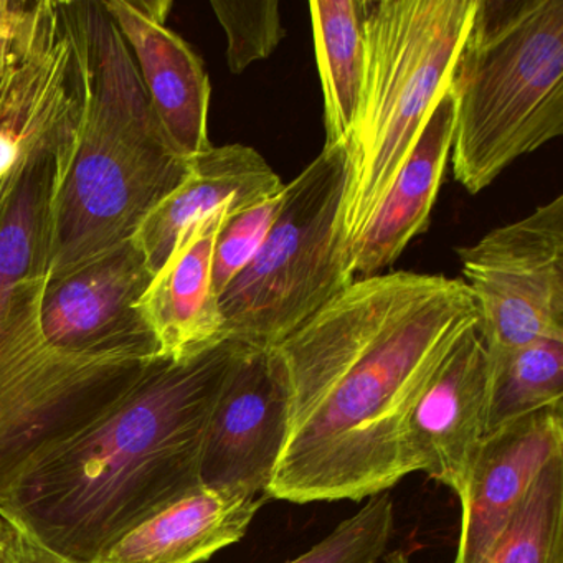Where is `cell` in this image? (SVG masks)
<instances>
[{
  "label": "cell",
  "mask_w": 563,
  "mask_h": 563,
  "mask_svg": "<svg viewBox=\"0 0 563 563\" xmlns=\"http://www.w3.org/2000/svg\"><path fill=\"white\" fill-rule=\"evenodd\" d=\"M476 322L463 279L391 272L354 279L273 347L288 424L266 499L361 503L418 473L408 421Z\"/></svg>",
  "instance_id": "obj_1"
},
{
  "label": "cell",
  "mask_w": 563,
  "mask_h": 563,
  "mask_svg": "<svg viewBox=\"0 0 563 563\" xmlns=\"http://www.w3.org/2000/svg\"><path fill=\"white\" fill-rule=\"evenodd\" d=\"M242 344L154 358L84 430L32 461L0 507L48 545L93 563L128 530L200 486L210 417Z\"/></svg>",
  "instance_id": "obj_2"
},
{
  "label": "cell",
  "mask_w": 563,
  "mask_h": 563,
  "mask_svg": "<svg viewBox=\"0 0 563 563\" xmlns=\"http://www.w3.org/2000/svg\"><path fill=\"white\" fill-rule=\"evenodd\" d=\"M65 5L80 65L81 114L52 206L51 279L133 239L189 164L163 136L133 54L103 2Z\"/></svg>",
  "instance_id": "obj_3"
},
{
  "label": "cell",
  "mask_w": 563,
  "mask_h": 563,
  "mask_svg": "<svg viewBox=\"0 0 563 563\" xmlns=\"http://www.w3.org/2000/svg\"><path fill=\"white\" fill-rule=\"evenodd\" d=\"M451 93L453 176L479 194L563 134V0H477Z\"/></svg>",
  "instance_id": "obj_4"
},
{
  "label": "cell",
  "mask_w": 563,
  "mask_h": 563,
  "mask_svg": "<svg viewBox=\"0 0 563 563\" xmlns=\"http://www.w3.org/2000/svg\"><path fill=\"white\" fill-rule=\"evenodd\" d=\"M477 0H364L365 80L347 144L344 252L380 206L441 98Z\"/></svg>",
  "instance_id": "obj_5"
},
{
  "label": "cell",
  "mask_w": 563,
  "mask_h": 563,
  "mask_svg": "<svg viewBox=\"0 0 563 563\" xmlns=\"http://www.w3.org/2000/svg\"><path fill=\"white\" fill-rule=\"evenodd\" d=\"M347 169V146L324 144L321 154L285 184L265 242L220 295L227 339L250 347H276L354 283L341 227Z\"/></svg>",
  "instance_id": "obj_6"
},
{
  "label": "cell",
  "mask_w": 563,
  "mask_h": 563,
  "mask_svg": "<svg viewBox=\"0 0 563 563\" xmlns=\"http://www.w3.org/2000/svg\"><path fill=\"white\" fill-rule=\"evenodd\" d=\"M490 357L563 341V197L456 249Z\"/></svg>",
  "instance_id": "obj_7"
},
{
  "label": "cell",
  "mask_w": 563,
  "mask_h": 563,
  "mask_svg": "<svg viewBox=\"0 0 563 563\" xmlns=\"http://www.w3.org/2000/svg\"><path fill=\"white\" fill-rule=\"evenodd\" d=\"M150 362L65 354L44 342L0 368V494L32 461L107 411Z\"/></svg>",
  "instance_id": "obj_8"
},
{
  "label": "cell",
  "mask_w": 563,
  "mask_h": 563,
  "mask_svg": "<svg viewBox=\"0 0 563 563\" xmlns=\"http://www.w3.org/2000/svg\"><path fill=\"white\" fill-rule=\"evenodd\" d=\"M80 114V65L67 5L35 2L31 24L0 77V190L42 156L60 157V180Z\"/></svg>",
  "instance_id": "obj_9"
},
{
  "label": "cell",
  "mask_w": 563,
  "mask_h": 563,
  "mask_svg": "<svg viewBox=\"0 0 563 563\" xmlns=\"http://www.w3.org/2000/svg\"><path fill=\"white\" fill-rule=\"evenodd\" d=\"M153 276L136 240L128 239L51 279L41 305L45 344L65 354L159 357L137 308Z\"/></svg>",
  "instance_id": "obj_10"
},
{
  "label": "cell",
  "mask_w": 563,
  "mask_h": 563,
  "mask_svg": "<svg viewBox=\"0 0 563 563\" xmlns=\"http://www.w3.org/2000/svg\"><path fill=\"white\" fill-rule=\"evenodd\" d=\"M286 424L288 387L275 349L242 344L207 428L202 484L265 496L285 443Z\"/></svg>",
  "instance_id": "obj_11"
},
{
  "label": "cell",
  "mask_w": 563,
  "mask_h": 563,
  "mask_svg": "<svg viewBox=\"0 0 563 563\" xmlns=\"http://www.w3.org/2000/svg\"><path fill=\"white\" fill-rule=\"evenodd\" d=\"M58 170L60 157H37L0 190V368L45 342L41 305Z\"/></svg>",
  "instance_id": "obj_12"
},
{
  "label": "cell",
  "mask_w": 563,
  "mask_h": 563,
  "mask_svg": "<svg viewBox=\"0 0 563 563\" xmlns=\"http://www.w3.org/2000/svg\"><path fill=\"white\" fill-rule=\"evenodd\" d=\"M136 62L151 110L170 150L192 161L212 147L210 88L202 58L167 27L173 2L103 0Z\"/></svg>",
  "instance_id": "obj_13"
},
{
  "label": "cell",
  "mask_w": 563,
  "mask_h": 563,
  "mask_svg": "<svg viewBox=\"0 0 563 563\" xmlns=\"http://www.w3.org/2000/svg\"><path fill=\"white\" fill-rule=\"evenodd\" d=\"M490 357L477 322L461 334L424 387L408 421L418 473L463 494L486 437Z\"/></svg>",
  "instance_id": "obj_14"
},
{
  "label": "cell",
  "mask_w": 563,
  "mask_h": 563,
  "mask_svg": "<svg viewBox=\"0 0 563 563\" xmlns=\"http://www.w3.org/2000/svg\"><path fill=\"white\" fill-rule=\"evenodd\" d=\"M563 453V411L549 408L489 431L471 464L454 563H486L549 461Z\"/></svg>",
  "instance_id": "obj_15"
},
{
  "label": "cell",
  "mask_w": 563,
  "mask_h": 563,
  "mask_svg": "<svg viewBox=\"0 0 563 563\" xmlns=\"http://www.w3.org/2000/svg\"><path fill=\"white\" fill-rule=\"evenodd\" d=\"M235 209L219 210L190 225L154 273L140 308L159 357L183 362L227 341L219 295L213 288L217 236Z\"/></svg>",
  "instance_id": "obj_16"
},
{
  "label": "cell",
  "mask_w": 563,
  "mask_h": 563,
  "mask_svg": "<svg viewBox=\"0 0 563 563\" xmlns=\"http://www.w3.org/2000/svg\"><path fill=\"white\" fill-rule=\"evenodd\" d=\"M283 189L285 184L258 151L243 144L212 146L189 161L183 183L151 210L133 239L156 273L194 223L227 207L243 212Z\"/></svg>",
  "instance_id": "obj_17"
},
{
  "label": "cell",
  "mask_w": 563,
  "mask_h": 563,
  "mask_svg": "<svg viewBox=\"0 0 563 563\" xmlns=\"http://www.w3.org/2000/svg\"><path fill=\"white\" fill-rule=\"evenodd\" d=\"M453 136L454 98L450 88L380 206L349 249L345 265L354 279L382 275L411 240L427 232L450 163Z\"/></svg>",
  "instance_id": "obj_18"
},
{
  "label": "cell",
  "mask_w": 563,
  "mask_h": 563,
  "mask_svg": "<svg viewBox=\"0 0 563 563\" xmlns=\"http://www.w3.org/2000/svg\"><path fill=\"white\" fill-rule=\"evenodd\" d=\"M220 487H194L114 540L93 563H203L240 542L265 504Z\"/></svg>",
  "instance_id": "obj_19"
},
{
  "label": "cell",
  "mask_w": 563,
  "mask_h": 563,
  "mask_svg": "<svg viewBox=\"0 0 563 563\" xmlns=\"http://www.w3.org/2000/svg\"><path fill=\"white\" fill-rule=\"evenodd\" d=\"M309 15L324 100L325 144L347 146L364 91V0H312Z\"/></svg>",
  "instance_id": "obj_20"
},
{
  "label": "cell",
  "mask_w": 563,
  "mask_h": 563,
  "mask_svg": "<svg viewBox=\"0 0 563 563\" xmlns=\"http://www.w3.org/2000/svg\"><path fill=\"white\" fill-rule=\"evenodd\" d=\"M562 404L563 341L539 339L490 357L486 433Z\"/></svg>",
  "instance_id": "obj_21"
},
{
  "label": "cell",
  "mask_w": 563,
  "mask_h": 563,
  "mask_svg": "<svg viewBox=\"0 0 563 563\" xmlns=\"http://www.w3.org/2000/svg\"><path fill=\"white\" fill-rule=\"evenodd\" d=\"M486 563H563V453L540 471Z\"/></svg>",
  "instance_id": "obj_22"
},
{
  "label": "cell",
  "mask_w": 563,
  "mask_h": 563,
  "mask_svg": "<svg viewBox=\"0 0 563 563\" xmlns=\"http://www.w3.org/2000/svg\"><path fill=\"white\" fill-rule=\"evenodd\" d=\"M394 500L388 493L365 499L311 549L285 563H377L394 537Z\"/></svg>",
  "instance_id": "obj_23"
},
{
  "label": "cell",
  "mask_w": 563,
  "mask_h": 563,
  "mask_svg": "<svg viewBox=\"0 0 563 563\" xmlns=\"http://www.w3.org/2000/svg\"><path fill=\"white\" fill-rule=\"evenodd\" d=\"M217 21L227 35V64L240 75L255 62L272 57L286 37L276 0H212Z\"/></svg>",
  "instance_id": "obj_24"
},
{
  "label": "cell",
  "mask_w": 563,
  "mask_h": 563,
  "mask_svg": "<svg viewBox=\"0 0 563 563\" xmlns=\"http://www.w3.org/2000/svg\"><path fill=\"white\" fill-rule=\"evenodd\" d=\"M282 194L229 217L223 223L213 252V288L219 298L255 258L278 216Z\"/></svg>",
  "instance_id": "obj_25"
},
{
  "label": "cell",
  "mask_w": 563,
  "mask_h": 563,
  "mask_svg": "<svg viewBox=\"0 0 563 563\" xmlns=\"http://www.w3.org/2000/svg\"><path fill=\"white\" fill-rule=\"evenodd\" d=\"M0 519L5 530L0 563H84L48 545L11 510L0 507Z\"/></svg>",
  "instance_id": "obj_26"
},
{
  "label": "cell",
  "mask_w": 563,
  "mask_h": 563,
  "mask_svg": "<svg viewBox=\"0 0 563 563\" xmlns=\"http://www.w3.org/2000/svg\"><path fill=\"white\" fill-rule=\"evenodd\" d=\"M34 9L35 2L0 0V77L24 37Z\"/></svg>",
  "instance_id": "obj_27"
},
{
  "label": "cell",
  "mask_w": 563,
  "mask_h": 563,
  "mask_svg": "<svg viewBox=\"0 0 563 563\" xmlns=\"http://www.w3.org/2000/svg\"><path fill=\"white\" fill-rule=\"evenodd\" d=\"M385 563H410V559L404 550H394L385 556Z\"/></svg>",
  "instance_id": "obj_28"
},
{
  "label": "cell",
  "mask_w": 563,
  "mask_h": 563,
  "mask_svg": "<svg viewBox=\"0 0 563 563\" xmlns=\"http://www.w3.org/2000/svg\"><path fill=\"white\" fill-rule=\"evenodd\" d=\"M4 520L0 519V553H2V547H4Z\"/></svg>",
  "instance_id": "obj_29"
}]
</instances>
